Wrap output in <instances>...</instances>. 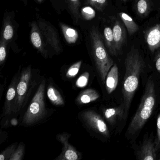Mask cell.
Instances as JSON below:
<instances>
[{
    "label": "cell",
    "instance_id": "obj_1",
    "mask_svg": "<svg viewBox=\"0 0 160 160\" xmlns=\"http://www.w3.org/2000/svg\"><path fill=\"white\" fill-rule=\"evenodd\" d=\"M125 72L122 89V105L124 108V118H127L129 108L139 84V78L143 70L144 61L141 53L135 47L131 48L124 60Z\"/></svg>",
    "mask_w": 160,
    "mask_h": 160
},
{
    "label": "cell",
    "instance_id": "obj_2",
    "mask_svg": "<svg viewBox=\"0 0 160 160\" xmlns=\"http://www.w3.org/2000/svg\"><path fill=\"white\" fill-rule=\"evenodd\" d=\"M156 102L155 86L152 80L148 81L140 104L127 128L128 136L135 135L142 129L152 114Z\"/></svg>",
    "mask_w": 160,
    "mask_h": 160
},
{
    "label": "cell",
    "instance_id": "obj_3",
    "mask_svg": "<svg viewBox=\"0 0 160 160\" xmlns=\"http://www.w3.org/2000/svg\"><path fill=\"white\" fill-rule=\"evenodd\" d=\"M90 40L95 66L102 82L104 84L105 83L108 72L114 65V62L107 51L101 34L94 28H92L91 30Z\"/></svg>",
    "mask_w": 160,
    "mask_h": 160
},
{
    "label": "cell",
    "instance_id": "obj_4",
    "mask_svg": "<svg viewBox=\"0 0 160 160\" xmlns=\"http://www.w3.org/2000/svg\"><path fill=\"white\" fill-rule=\"evenodd\" d=\"M46 80L44 79L39 85L36 93L32 99L22 119V124L31 125L42 119L46 115L47 110L45 102Z\"/></svg>",
    "mask_w": 160,
    "mask_h": 160
},
{
    "label": "cell",
    "instance_id": "obj_5",
    "mask_svg": "<svg viewBox=\"0 0 160 160\" xmlns=\"http://www.w3.org/2000/svg\"><path fill=\"white\" fill-rule=\"evenodd\" d=\"M32 70L31 65L24 68L20 73V78L17 88V96L14 104L12 113H19L26 105L29 94L32 89Z\"/></svg>",
    "mask_w": 160,
    "mask_h": 160
},
{
    "label": "cell",
    "instance_id": "obj_6",
    "mask_svg": "<svg viewBox=\"0 0 160 160\" xmlns=\"http://www.w3.org/2000/svg\"><path fill=\"white\" fill-rule=\"evenodd\" d=\"M81 117L87 126L93 131L106 137L110 136L107 125L98 113L93 110H87L82 112Z\"/></svg>",
    "mask_w": 160,
    "mask_h": 160
},
{
    "label": "cell",
    "instance_id": "obj_7",
    "mask_svg": "<svg viewBox=\"0 0 160 160\" xmlns=\"http://www.w3.org/2000/svg\"><path fill=\"white\" fill-rule=\"evenodd\" d=\"M37 24L47 45L50 46L57 53H61L62 46L56 30L46 21L38 19Z\"/></svg>",
    "mask_w": 160,
    "mask_h": 160
},
{
    "label": "cell",
    "instance_id": "obj_8",
    "mask_svg": "<svg viewBox=\"0 0 160 160\" xmlns=\"http://www.w3.org/2000/svg\"><path fill=\"white\" fill-rule=\"evenodd\" d=\"M71 134L63 132L57 137V139L62 145V153L55 159V160H78L82 158L81 153L69 143V139Z\"/></svg>",
    "mask_w": 160,
    "mask_h": 160
},
{
    "label": "cell",
    "instance_id": "obj_9",
    "mask_svg": "<svg viewBox=\"0 0 160 160\" xmlns=\"http://www.w3.org/2000/svg\"><path fill=\"white\" fill-rule=\"evenodd\" d=\"M31 41L33 46L42 54L44 58H47L48 50L47 44L42 34L37 22L33 21L31 24Z\"/></svg>",
    "mask_w": 160,
    "mask_h": 160
},
{
    "label": "cell",
    "instance_id": "obj_10",
    "mask_svg": "<svg viewBox=\"0 0 160 160\" xmlns=\"http://www.w3.org/2000/svg\"><path fill=\"white\" fill-rule=\"evenodd\" d=\"M112 32L115 41V47L118 55L122 52V48L127 42L126 28L123 23L118 19H114Z\"/></svg>",
    "mask_w": 160,
    "mask_h": 160
},
{
    "label": "cell",
    "instance_id": "obj_11",
    "mask_svg": "<svg viewBox=\"0 0 160 160\" xmlns=\"http://www.w3.org/2000/svg\"><path fill=\"white\" fill-rule=\"evenodd\" d=\"M20 76V71H18L14 77L9 86L3 108V115L4 116L10 115L12 113L13 107L17 96V88Z\"/></svg>",
    "mask_w": 160,
    "mask_h": 160
},
{
    "label": "cell",
    "instance_id": "obj_12",
    "mask_svg": "<svg viewBox=\"0 0 160 160\" xmlns=\"http://www.w3.org/2000/svg\"><path fill=\"white\" fill-rule=\"evenodd\" d=\"M146 43L152 53L160 48V24H156L144 32Z\"/></svg>",
    "mask_w": 160,
    "mask_h": 160
},
{
    "label": "cell",
    "instance_id": "obj_13",
    "mask_svg": "<svg viewBox=\"0 0 160 160\" xmlns=\"http://www.w3.org/2000/svg\"><path fill=\"white\" fill-rule=\"evenodd\" d=\"M139 160H154L156 159V153L152 139H148L143 142L137 152Z\"/></svg>",
    "mask_w": 160,
    "mask_h": 160
},
{
    "label": "cell",
    "instance_id": "obj_14",
    "mask_svg": "<svg viewBox=\"0 0 160 160\" xmlns=\"http://www.w3.org/2000/svg\"><path fill=\"white\" fill-rule=\"evenodd\" d=\"M153 0H135V11L139 17H147L154 9Z\"/></svg>",
    "mask_w": 160,
    "mask_h": 160
},
{
    "label": "cell",
    "instance_id": "obj_15",
    "mask_svg": "<svg viewBox=\"0 0 160 160\" xmlns=\"http://www.w3.org/2000/svg\"><path fill=\"white\" fill-rule=\"evenodd\" d=\"M124 108L122 104L118 107L106 109L103 114L106 119L110 124H114L117 121L124 119Z\"/></svg>",
    "mask_w": 160,
    "mask_h": 160
},
{
    "label": "cell",
    "instance_id": "obj_16",
    "mask_svg": "<svg viewBox=\"0 0 160 160\" xmlns=\"http://www.w3.org/2000/svg\"><path fill=\"white\" fill-rule=\"evenodd\" d=\"M118 83V68L114 64L107 75L105 80L106 89L108 94H111L116 90Z\"/></svg>",
    "mask_w": 160,
    "mask_h": 160
},
{
    "label": "cell",
    "instance_id": "obj_17",
    "mask_svg": "<svg viewBox=\"0 0 160 160\" xmlns=\"http://www.w3.org/2000/svg\"><path fill=\"white\" fill-rule=\"evenodd\" d=\"M100 97L98 92L92 89L85 90L78 95L76 100L78 104H86L94 102Z\"/></svg>",
    "mask_w": 160,
    "mask_h": 160
},
{
    "label": "cell",
    "instance_id": "obj_18",
    "mask_svg": "<svg viewBox=\"0 0 160 160\" xmlns=\"http://www.w3.org/2000/svg\"><path fill=\"white\" fill-rule=\"evenodd\" d=\"M118 15L124 24L129 35H133L138 31L139 30L138 26L130 16L122 12L119 13Z\"/></svg>",
    "mask_w": 160,
    "mask_h": 160
},
{
    "label": "cell",
    "instance_id": "obj_19",
    "mask_svg": "<svg viewBox=\"0 0 160 160\" xmlns=\"http://www.w3.org/2000/svg\"><path fill=\"white\" fill-rule=\"evenodd\" d=\"M104 39L106 46L107 47L110 54L112 56H118L115 47V41L113 37L112 29L109 27H106L104 29Z\"/></svg>",
    "mask_w": 160,
    "mask_h": 160
},
{
    "label": "cell",
    "instance_id": "obj_20",
    "mask_svg": "<svg viewBox=\"0 0 160 160\" xmlns=\"http://www.w3.org/2000/svg\"><path fill=\"white\" fill-rule=\"evenodd\" d=\"M47 96L52 104L56 106H63L65 104L64 99L61 93L55 87L50 85L47 88Z\"/></svg>",
    "mask_w": 160,
    "mask_h": 160
},
{
    "label": "cell",
    "instance_id": "obj_21",
    "mask_svg": "<svg viewBox=\"0 0 160 160\" xmlns=\"http://www.w3.org/2000/svg\"><path fill=\"white\" fill-rule=\"evenodd\" d=\"M62 31L65 40L68 43H75L78 38V33L77 30L63 23H60Z\"/></svg>",
    "mask_w": 160,
    "mask_h": 160
},
{
    "label": "cell",
    "instance_id": "obj_22",
    "mask_svg": "<svg viewBox=\"0 0 160 160\" xmlns=\"http://www.w3.org/2000/svg\"><path fill=\"white\" fill-rule=\"evenodd\" d=\"M69 8L73 16L75 22H77L80 18L79 8L80 6V0H68Z\"/></svg>",
    "mask_w": 160,
    "mask_h": 160
},
{
    "label": "cell",
    "instance_id": "obj_23",
    "mask_svg": "<svg viewBox=\"0 0 160 160\" xmlns=\"http://www.w3.org/2000/svg\"><path fill=\"white\" fill-rule=\"evenodd\" d=\"M25 144L23 142H20L9 160H23L25 154Z\"/></svg>",
    "mask_w": 160,
    "mask_h": 160
},
{
    "label": "cell",
    "instance_id": "obj_24",
    "mask_svg": "<svg viewBox=\"0 0 160 160\" xmlns=\"http://www.w3.org/2000/svg\"><path fill=\"white\" fill-rule=\"evenodd\" d=\"M17 143H14L3 151L0 154V160H9L17 148Z\"/></svg>",
    "mask_w": 160,
    "mask_h": 160
},
{
    "label": "cell",
    "instance_id": "obj_25",
    "mask_svg": "<svg viewBox=\"0 0 160 160\" xmlns=\"http://www.w3.org/2000/svg\"><path fill=\"white\" fill-rule=\"evenodd\" d=\"M14 35V29L9 21H7L4 26L3 32V38L6 42L11 40Z\"/></svg>",
    "mask_w": 160,
    "mask_h": 160
},
{
    "label": "cell",
    "instance_id": "obj_26",
    "mask_svg": "<svg viewBox=\"0 0 160 160\" xmlns=\"http://www.w3.org/2000/svg\"><path fill=\"white\" fill-rule=\"evenodd\" d=\"M81 64H82V61H80L72 65L67 71L66 77L68 78H73L75 77L78 73L81 67Z\"/></svg>",
    "mask_w": 160,
    "mask_h": 160
},
{
    "label": "cell",
    "instance_id": "obj_27",
    "mask_svg": "<svg viewBox=\"0 0 160 160\" xmlns=\"http://www.w3.org/2000/svg\"><path fill=\"white\" fill-rule=\"evenodd\" d=\"M81 14L84 19L86 20H91L95 16V12L90 7H85L81 10Z\"/></svg>",
    "mask_w": 160,
    "mask_h": 160
},
{
    "label": "cell",
    "instance_id": "obj_28",
    "mask_svg": "<svg viewBox=\"0 0 160 160\" xmlns=\"http://www.w3.org/2000/svg\"><path fill=\"white\" fill-rule=\"evenodd\" d=\"M6 42H7L2 38L1 40V47H0V64L2 66L6 60L7 52H6Z\"/></svg>",
    "mask_w": 160,
    "mask_h": 160
},
{
    "label": "cell",
    "instance_id": "obj_29",
    "mask_svg": "<svg viewBox=\"0 0 160 160\" xmlns=\"http://www.w3.org/2000/svg\"><path fill=\"white\" fill-rule=\"evenodd\" d=\"M89 74L88 72H85L81 75L76 82V86L79 88H84L88 85V82Z\"/></svg>",
    "mask_w": 160,
    "mask_h": 160
},
{
    "label": "cell",
    "instance_id": "obj_30",
    "mask_svg": "<svg viewBox=\"0 0 160 160\" xmlns=\"http://www.w3.org/2000/svg\"><path fill=\"white\" fill-rule=\"evenodd\" d=\"M155 67L158 72L160 74V48L156 50L154 57Z\"/></svg>",
    "mask_w": 160,
    "mask_h": 160
},
{
    "label": "cell",
    "instance_id": "obj_31",
    "mask_svg": "<svg viewBox=\"0 0 160 160\" xmlns=\"http://www.w3.org/2000/svg\"><path fill=\"white\" fill-rule=\"evenodd\" d=\"M107 4V0H97V10L102 11Z\"/></svg>",
    "mask_w": 160,
    "mask_h": 160
},
{
    "label": "cell",
    "instance_id": "obj_32",
    "mask_svg": "<svg viewBox=\"0 0 160 160\" xmlns=\"http://www.w3.org/2000/svg\"><path fill=\"white\" fill-rule=\"evenodd\" d=\"M157 135L158 143L160 145V113L157 119Z\"/></svg>",
    "mask_w": 160,
    "mask_h": 160
},
{
    "label": "cell",
    "instance_id": "obj_33",
    "mask_svg": "<svg viewBox=\"0 0 160 160\" xmlns=\"http://www.w3.org/2000/svg\"><path fill=\"white\" fill-rule=\"evenodd\" d=\"M88 3L93 6L94 8L97 9V0H87Z\"/></svg>",
    "mask_w": 160,
    "mask_h": 160
},
{
    "label": "cell",
    "instance_id": "obj_34",
    "mask_svg": "<svg viewBox=\"0 0 160 160\" xmlns=\"http://www.w3.org/2000/svg\"><path fill=\"white\" fill-rule=\"evenodd\" d=\"M154 8L160 14V0H158L156 4H155Z\"/></svg>",
    "mask_w": 160,
    "mask_h": 160
},
{
    "label": "cell",
    "instance_id": "obj_35",
    "mask_svg": "<svg viewBox=\"0 0 160 160\" xmlns=\"http://www.w3.org/2000/svg\"><path fill=\"white\" fill-rule=\"evenodd\" d=\"M11 123L12 126H17L18 124V121L15 118H12L11 120Z\"/></svg>",
    "mask_w": 160,
    "mask_h": 160
},
{
    "label": "cell",
    "instance_id": "obj_36",
    "mask_svg": "<svg viewBox=\"0 0 160 160\" xmlns=\"http://www.w3.org/2000/svg\"><path fill=\"white\" fill-rule=\"evenodd\" d=\"M121 1L123 3H126L128 1V0H121Z\"/></svg>",
    "mask_w": 160,
    "mask_h": 160
},
{
    "label": "cell",
    "instance_id": "obj_37",
    "mask_svg": "<svg viewBox=\"0 0 160 160\" xmlns=\"http://www.w3.org/2000/svg\"><path fill=\"white\" fill-rule=\"evenodd\" d=\"M39 2H42L43 1V0H37Z\"/></svg>",
    "mask_w": 160,
    "mask_h": 160
}]
</instances>
